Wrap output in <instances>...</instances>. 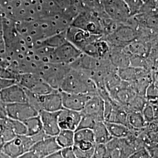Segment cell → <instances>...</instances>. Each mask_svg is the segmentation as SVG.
<instances>
[{
	"mask_svg": "<svg viewBox=\"0 0 158 158\" xmlns=\"http://www.w3.org/2000/svg\"><path fill=\"white\" fill-rule=\"evenodd\" d=\"M108 59L117 70L130 66V57L124 48H111Z\"/></svg>",
	"mask_w": 158,
	"mask_h": 158,
	"instance_id": "obj_20",
	"label": "cell"
},
{
	"mask_svg": "<svg viewBox=\"0 0 158 158\" xmlns=\"http://www.w3.org/2000/svg\"><path fill=\"white\" fill-rule=\"evenodd\" d=\"M23 123L27 127V136H32L36 135L43 131L42 123L39 115L28 119Z\"/></svg>",
	"mask_w": 158,
	"mask_h": 158,
	"instance_id": "obj_26",
	"label": "cell"
},
{
	"mask_svg": "<svg viewBox=\"0 0 158 158\" xmlns=\"http://www.w3.org/2000/svg\"><path fill=\"white\" fill-rule=\"evenodd\" d=\"M147 0H142V2H143H143H145V1H147Z\"/></svg>",
	"mask_w": 158,
	"mask_h": 158,
	"instance_id": "obj_41",
	"label": "cell"
},
{
	"mask_svg": "<svg viewBox=\"0 0 158 158\" xmlns=\"http://www.w3.org/2000/svg\"><path fill=\"white\" fill-rule=\"evenodd\" d=\"M57 117L60 130L76 131L79 127L82 114L81 112L63 108L58 111Z\"/></svg>",
	"mask_w": 158,
	"mask_h": 158,
	"instance_id": "obj_15",
	"label": "cell"
},
{
	"mask_svg": "<svg viewBox=\"0 0 158 158\" xmlns=\"http://www.w3.org/2000/svg\"><path fill=\"white\" fill-rule=\"evenodd\" d=\"M0 102H1V100H0Z\"/></svg>",
	"mask_w": 158,
	"mask_h": 158,
	"instance_id": "obj_43",
	"label": "cell"
},
{
	"mask_svg": "<svg viewBox=\"0 0 158 158\" xmlns=\"http://www.w3.org/2000/svg\"><path fill=\"white\" fill-rule=\"evenodd\" d=\"M6 108L8 118L21 122L39 115V113L27 102L7 104Z\"/></svg>",
	"mask_w": 158,
	"mask_h": 158,
	"instance_id": "obj_11",
	"label": "cell"
},
{
	"mask_svg": "<svg viewBox=\"0 0 158 158\" xmlns=\"http://www.w3.org/2000/svg\"><path fill=\"white\" fill-rule=\"evenodd\" d=\"M15 83H17V81L15 80L4 79L0 77V91L4 90Z\"/></svg>",
	"mask_w": 158,
	"mask_h": 158,
	"instance_id": "obj_36",
	"label": "cell"
},
{
	"mask_svg": "<svg viewBox=\"0 0 158 158\" xmlns=\"http://www.w3.org/2000/svg\"><path fill=\"white\" fill-rule=\"evenodd\" d=\"M92 130L95 144L106 145L113 138L108 131L104 121L97 123Z\"/></svg>",
	"mask_w": 158,
	"mask_h": 158,
	"instance_id": "obj_21",
	"label": "cell"
},
{
	"mask_svg": "<svg viewBox=\"0 0 158 158\" xmlns=\"http://www.w3.org/2000/svg\"><path fill=\"white\" fill-rule=\"evenodd\" d=\"M8 118L10 125L16 135H27V127L23 122L9 118Z\"/></svg>",
	"mask_w": 158,
	"mask_h": 158,
	"instance_id": "obj_30",
	"label": "cell"
},
{
	"mask_svg": "<svg viewBox=\"0 0 158 158\" xmlns=\"http://www.w3.org/2000/svg\"><path fill=\"white\" fill-rule=\"evenodd\" d=\"M36 142L32 136H17L10 141L6 142L2 151L12 158H18L30 151Z\"/></svg>",
	"mask_w": 158,
	"mask_h": 158,
	"instance_id": "obj_7",
	"label": "cell"
},
{
	"mask_svg": "<svg viewBox=\"0 0 158 158\" xmlns=\"http://www.w3.org/2000/svg\"><path fill=\"white\" fill-rule=\"evenodd\" d=\"M95 146V143L90 142H80L74 143L73 147L78 148L81 151H88L93 149Z\"/></svg>",
	"mask_w": 158,
	"mask_h": 158,
	"instance_id": "obj_34",
	"label": "cell"
},
{
	"mask_svg": "<svg viewBox=\"0 0 158 158\" xmlns=\"http://www.w3.org/2000/svg\"><path fill=\"white\" fill-rule=\"evenodd\" d=\"M93 158H108L107 149L106 145L95 144Z\"/></svg>",
	"mask_w": 158,
	"mask_h": 158,
	"instance_id": "obj_33",
	"label": "cell"
},
{
	"mask_svg": "<svg viewBox=\"0 0 158 158\" xmlns=\"http://www.w3.org/2000/svg\"><path fill=\"white\" fill-rule=\"evenodd\" d=\"M104 101L98 94H93L86 102L81 113L96 117L99 121H104Z\"/></svg>",
	"mask_w": 158,
	"mask_h": 158,
	"instance_id": "obj_19",
	"label": "cell"
},
{
	"mask_svg": "<svg viewBox=\"0 0 158 158\" xmlns=\"http://www.w3.org/2000/svg\"><path fill=\"white\" fill-rule=\"evenodd\" d=\"M18 158H40L37 155H36L32 151H29L28 152L24 153L21 156L18 157Z\"/></svg>",
	"mask_w": 158,
	"mask_h": 158,
	"instance_id": "obj_38",
	"label": "cell"
},
{
	"mask_svg": "<svg viewBox=\"0 0 158 158\" xmlns=\"http://www.w3.org/2000/svg\"><path fill=\"white\" fill-rule=\"evenodd\" d=\"M92 158H93V157H92Z\"/></svg>",
	"mask_w": 158,
	"mask_h": 158,
	"instance_id": "obj_44",
	"label": "cell"
},
{
	"mask_svg": "<svg viewBox=\"0 0 158 158\" xmlns=\"http://www.w3.org/2000/svg\"><path fill=\"white\" fill-rule=\"evenodd\" d=\"M66 31L62 33L57 34L54 36H51L50 38H48L46 40H44L43 41L35 45L33 48L35 46H44L55 49L68 41L66 38Z\"/></svg>",
	"mask_w": 158,
	"mask_h": 158,
	"instance_id": "obj_24",
	"label": "cell"
},
{
	"mask_svg": "<svg viewBox=\"0 0 158 158\" xmlns=\"http://www.w3.org/2000/svg\"><path fill=\"white\" fill-rule=\"evenodd\" d=\"M74 131L70 130H60L56 136V140L62 149L73 147L74 143Z\"/></svg>",
	"mask_w": 158,
	"mask_h": 158,
	"instance_id": "obj_25",
	"label": "cell"
},
{
	"mask_svg": "<svg viewBox=\"0 0 158 158\" xmlns=\"http://www.w3.org/2000/svg\"><path fill=\"white\" fill-rule=\"evenodd\" d=\"M156 1H157V2H158V0H156Z\"/></svg>",
	"mask_w": 158,
	"mask_h": 158,
	"instance_id": "obj_42",
	"label": "cell"
},
{
	"mask_svg": "<svg viewBox=\"0 0 158 158\" xmlns=\"http://www.w3.org/2000/svg\"><path fill=\"white\" fill-rule=\"evenodd\" d=\"M7 118V114L6 111V105L2 102H0V119Z\"/></svg>",
	"mask_w": 158,
	"mask_h": 158,
	"instance_id": "obj_37",
	"label": "cell"
},
{
	"mask_svg": "<svg viewBox=\"0 0 158 158\" xmlns=\"http://www.w3.org/2000/svg\"><path fill=\"white\" fill-rule=\"evenodd\" d=\"M102 9L115 22L124 23L131 17L123 0H100Z\"/></svg>",
	"mask_w": 158,
	"mask_h": 158,
	"instance_id": "obj_8",
	"label": "cell"
},
{
	"mask_svg": "<svg viewBox=\"0 0 158 158\" xmlns=\"http://www.w3.org/2000/svg\"><path fill=\"white\" fill-rule=\"evenodd\" d=\"M57 112L51 113L42 111L39 113L42 130L46 135L48 136L56 137L60 131L58 123Z\"/></svg>",
	"mask_w": 158,
	"mask_h": 158,
	"instance_id": "obj_18",
	"label": "cell"
},
{
	"mask_svg": "<svg viewBox=\"0 0 158 158\" xmlns=\"http://www.w3.org/2000/svg\"><path fill=\"white\" fill-rule=\"evenodd\" d=\"M106 15L102 8H85L74 18L70 25L93 35L104 36L102 18Z\"/></svg>",
	"mask_w": 158,
	"mask_h": 158,
	"instance_id": "obj_3",
	"label": "cell"
},
{
	"mask_svg": "<svg viewBox=\"0 0 158 158\" xmlns=\"http://www.w3.org/2000/svg\"><path fill=\"white\" fill-rule=\"evenodd\" d=\"M142 114L147 123H152L155 120V112L152 104L147 103L143 110L142 111Z\"/></svg>",
	"mask_w": 158,
	"mask_h": 158,
	"instance_id": "obj_32",
	"label": "cell"
},
{
	"mask_svg": "<svg viewBox=\"0 0 158 158\" xmlns=\"http://www.w3.org/2000/svg\"><path fill=\"white\" fill-rule=\"evenodd\" d=\"M145 148L151 158H158V143H151Z\"/></svg>",
	"mask_w": 158,
	"mask_h": 158,
	"instance_id": "obj_35",
	"label": "cell"
},
{
	"mask_svg": "<svg viewBox=\"0 0 158 158\" xmlns=\"http://www.w3.org/2000/svg\"><path fill=\"white\" fill-rule=\"evenodd\" d=\"M61 149L56 140V137L48 136L35 143L30 151L33 152L40 158H44Z\"/></svg>",
	"mask_w": 158,
	"mask_h": 158,
	"instance_id": "obj_17",
	"label": "cell"
},
{
	"mask_svg": "<svg viewBox=\"0 0 158 158\" xmlns=\"http://www.w3.org/2000/svg\"><path fill=\"white\" fill-rule=\"evenodd\" d=\"M147 102L145 97L143 96H136L130 102V104L127 106L130 111H138L142 112L143 108L147 104Z\"/></svg>",
	"mask_w": 158,
	"mask_h": 158,
	"instance_id": "obj_28",
	"label": "cell"
},
{
	"mask_svg": "<svg viewBox=\"0 0 158 158\" xmlns=\"http://www.w3.org/2000/svg\"><path fill=\"white\" fill-rule=\"evenodd\" d=\"M0 100L5 105L27 102L26 91L20 85L15 83L0 91Z\"/></svg>",
	"mask_w": 158,
	"mask_h": 158,
	"instance_id": "obj_14",
	"label": "cell"
},
{
	"mask_svg": "<svg viewBox=\"0 0 158 158\" xmlns=\"http://www.w3.org/2000/svg\"><path fill=\"white\" fill-rule=\"evenodd\" d=\"M0 158H12L6 155L5 153L3 152L2 151H0Z\"/></svg>",
	"mask_w": 158,
	"mask_h": 158,
	"instance_id": "obj_40",
	"label": "cell"
},
{
	"mask_svg": "<svg viewBox=\"0 0 158 158\" xmlns=\"http://www.w3.org/2000/svg\"><path fill=\"white\" fill-rule=\"evenodd\" d=\"M91 76L92 72L70 68L63 81L59 91L90 95L98 94V89Z\"/></svg>",
	"mask_w": 158,
	"mask_h": 158,
	"instance_id": "obj_2",
	"label": "cell"
},
{
	"mask_svg": "<svg viewBox=\"0 0 158 158\" xmlns=\"http://www.w3.org/2000/svg\"><path fill=\"white\" fill-rule=\"evenodd\" d=\"M44 158H63V156L62 153H61V151H60L54 153L52 155H50Z\"/></svg>",
	"mask_w": 158,
	"mask_h": 158,
	"instance_id": "obj_39",
	"label": "cell"
},
{
	"mask_svg": "<svg viewBox=\"0 0 158 158\" xmlns=\"http://www.w3.org/2000/svg\"><path fill=\"white\" fill-rule=\"evenodd\" d=\"M128 127L131 130H142L148 125L142 112L130 111L127 118Z\"/></svg>",
	"mask_w": 158,
	"mask_h": 158,
	"instance_id": "obj_23",
	"label": "cell"
},
{
	"mask_svg": "<svg viewBox=\"0 0 158 158\" xmlns=\"http://www.w3.org/2000/svg\"><path fill=\"white\" fill-rule=\"evenodd\" d=\"M104 122L108 131L112 138L118 139L126 138L131 133L130 128L125 125L115 123Z\"/></svg>",
	"mask_w": 158,
	"mask_h": 158,
	"instance_id": "obj_22",
	"label": "cell"
},
{
	"mask_svg": "<svg viewBox=\"0 0 158 158\" xmlns=\"http://www.w3.org/2000/svg\"><path fill=\"white\" fill-rule=\"evenodd\" d=\"M82 114V113H81ZM100 122L96 117L89 115H84L82 114V117L79 123V127L77 130L80 129H90L93 130L97 123Z\"/></svg>",
	"mask_w": 158,
	"mask_h": 158,
	"instance_id": "obj_29",
	"label": "cell"
},
{
	"mask_svg": "<svg viewBox=\"0 0 158 158\" xmlns=\"http://www.w3.org/2000/svg\"><path fill=\"white\" fill-rule=\"evenodd\" d=\"M74 143L80 142H90L95 143L93 130L80 129L74 131Z\"/></svg>",
	"mask_w": 158,
	"mask_h": 158,
	"instance_id": "obj_27",
	"label": "cell"
},
{
	"mask_svg": "<svg viewBox=\"0 0 158 158\" xmlns=\"http://www.w3.org/2000/svg\"><path fill=\"white\" fill-rule=\"evenodd\" d=\"M66 34L68 41L77 48L81 52L89 44L104 37V36L102 35L90 34L71 25L66 30Z\"/></svg>",
	"mask_w": 158,
	"mask_h": 158,
	"instance_id": "obj_10",
	"label": "cell"
},
{
	"mask_svg": "<svg viewBox=\"0 0 158 158\" xmlns=\"http://www.w3.org/2000/svg\"><path fill=\"white\" fill-rule=\"evenodd\" d=\"M111 48H124L130 43L138 39V34L135 29L119 23L113 32L104 36Z\"/></svg>",
	"mask_w": 158,
	"mask_h": 158,
	"instance_id": "obj_5",
	"label": "cell"
},
{
	"mask_svg": "<svg viewBox=\"0 0 158 158\" xmlns=\"http://www.w3.org/2000/svg\"><path fill=\"white\" fill-rule=\"evenodd\" d=\"M70 70V66L42 63L37 73L46 83L56 90H59L63 81Z\"/></svg>",
	"mask_w": 158,
	"mask_h": 158,
	"instance_id": "obj_4",
	"label": "cell"
},
{
	"mask_svg": "<svg viewBox=\"0 0 158 158\" xmlns=\"http://www.w3.org/2000/svg\"><path fill=\"white\" fill-rule=\"evenodd\" d=\"M83 53L69 41L54 49L52 63L70 66Z\"/></svg>",
	"mask_w": 158,
	"mask_h": 158,
	"instance_id": "obj_9",
	"label": "cell"
},
{
	"mask_svg": "<svg viewBox=\"0 0 158 158\" xmlns=\"http://www.w3.org/2000/svg\"><path fill=\"white\" fill-rule=\"evenodd\" d=\"M60 15L71 23L80 12L85 10L81 0H52Z\"/></svg>",
	"mask_w": 158,
	"mask_h": 158,
	"instance_id": "obj_12",
	"label": "cell"
},
{
	"mask_svg": "<svg viewBox=\"0 0 158 158\" xmlns=\"http://www.w3.org/2000/svg\"><path fill=\"white\" fill-rule=\"evenodd\" d=\"M63 108L62 100L59 90L48 94L38 95V110L55 113Z\"/></svg>",
	"mask_w": 158,
	"mask_h": 158,
	"instance_id": "obj_13",
	"label": "cell"
},
{
	"mask_svg": "<svg viewBox=\"0 0 158 158\" xmlns=\"http://www.w3.org/2000/svg\"><path fill=\"white\" fill-rule=\"evenodd\" d=\"M17 83L25 90L38 95H45L55 91L56 90L36 74L26 73L19 75Z\"/></svg>",
	"mask_w": 158,
	"mask_h": 158,
	"instance_id": "obj_6",
	"label": "cell"
},
{
	"mask_svg": "<svg viewBox=\"0 0 158 158\" xmlns=\"http://www.w3.org/2000/svg\"><path fill=\"white\" fill-rule=\"evenodd\" d=\"M63 108L81 112L86 102L92 95L75 94L60 91Z\"/></svg>",
	"mask_w": 158,
	"mask_h": 158,
	"instance_id": "obj_16",
	"label": "cell"
},
{
	"mask_svg": "<svg viewBox=\"0 0 158 158\" xmlns=\"http://www.w3.org/2000/svg\"><path fill=\"white\" fill-rule=\"evenodd\" d=\"M18 32L31 49L36 44L57 34L65 32L71 22L61 15L15 23Z\"/></svg>",
	"mask_w": 158,
	"mask_h": 158,
	"instance_id": "obj_1",
	"label": "cell"
},
{
	"mask_svg": "<svg viewBox=\"0 0 158 158\" xmlns=\"http://www.w3.org/2000/svg\"><path fill=\"white\" fill-rule=\"evenodd\" d=\"M130 12L131 17L137 15L143 5L142 0H123Z\"/></svg>",
	"mask_w": 158,
	"mask_h": 158,
	"instance_id": "obj_31",
	"label": "cell"
}]
</instances>
